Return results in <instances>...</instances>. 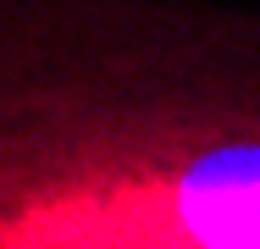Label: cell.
Masks as SVG:
<instances>
[{"instance_id":"1","label":"cell","mask_w":260,"mask_h":249,"mask_svg":"<svg viewBox=\"0 0 260 249\" xmlns=\"http://www.w3.org/2000/svg\"><path fill=\"white\" fill-rule=\"evenodd\" d=\"M0 249H260V11L0 0Z\"/></svg>"}]
</instances>
